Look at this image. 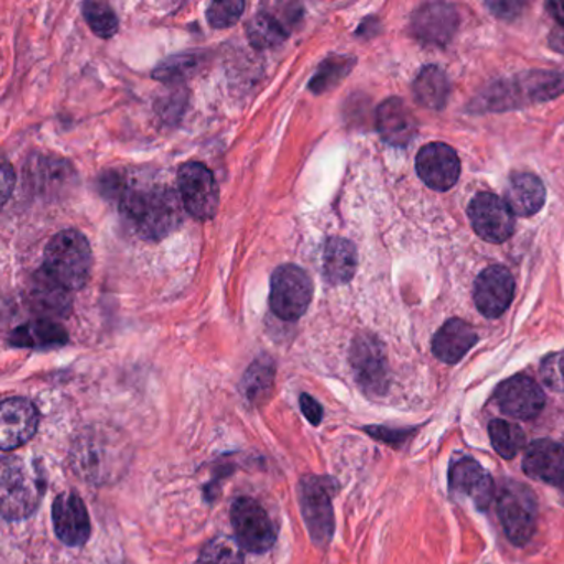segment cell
Returning a JSON list of instances; mask_svg holds the SVG:
<instances>
[{
    "instance_id": "obj_1",
    "label": "cell",
    "mask_w": 564,
    "mask_h": 564,
    "mask_svg": "<svg viewBox=\"0 0 564 564\" xmlns=\"http://www.w3.org/2000/svg\"><path fill=\"white\" fill-rule=\"evenodd\" d=\"M130 445L115 429H85L70 448L75 474L91 485H107L120 480L130 465Z\"/></svg>"
},
{
    "instance_id": "obj_2",
    "label": "cell",
    "mask_w": 564,
    "mask_h": 564,
    "mask_svg": "<svg viewBox=\"0 0 564 564\" xmlns=\"http://www.w3.org/2000/svg\"><path fill=\"white\" fill-rule=\"evenodd\" d=\"M183 207L180 194L161 184L124 189L120 197L121 213L144 240H163L176 232L184 220Z\"/></svg>"
},
{
    "instance_id": "obj_3",
    "label": "cell",
    "mask_w": 564,
    "mask_h": 564,
    "mask_svg": "<svg viewBox=\"0 0 564 564\" xmlns=\"http://www.w3.org/2000/svg\"><path fill=\"white\" fill-rule=\"evenodd\" d=\"M45 491L44 471L37 462L25 458H2L0 475V510L8 521L24 520L37 510Z\"/></svg>"
},
{
    "instance_id": "obj_4",
    "label": "cell",
    "mask_w": 564,
    "mask_h": 564,
    "mask_svg": "<svg viewBox=\"0 0 564 564\" xmlns=\"http://www.w3.org/2000/svg\"><path fill=\"white\" fill-rule=\"evenodd\" d=\"M94 267V253L84 234L75 229L62 230L45 247V275L67 290H80L87 285Z\"/></svg>"
},
{
    "instance_id": "obj_5",
    "label": "cell",
    "mask_w": 564,
    "mask_h": 564,
    "mask_svg": "<svg viewBox=\"0 0 564 564\" xmlns=\"http://www.w3.org/2000/svg\"><path fill=\"white\" fill-rule=\"evenodd\" d=\"M564 94V74L556 72H530L511 80L498 82L494 88L480 95L481 111L510 110L524 105L553 100Z\"/></svg>"
},
{
    "instance_id": "obj_6",
    "label": "cell",
    "mask_w": 564,
    "mask_h": 564,
    "mask_svg": "<svg viewBox=\"0 0 564 564\" xmlns=\"http://www.w3.org/2000/svg\"><path fill=\"white\" fill-rule=\"evenodd\" d=\"M498 518L514 546H524L536 530V497L520 481H505L497 494Z\"/></svg>"
},
{
    "instance_id": "obj_7",
    "label": "cell",
    "mask_w": 564,
    "mask_h": 564,
    "mask_svg": "<svg viewBox=\"0 0 564 564\" xmlns=\"http://www.w3.org/2000/svg\"><path fill=\"white\" fill-rule=\"evenodd\" d=\"M335 487L332 478L316 477V475H306L300 480V507H302L310 536L316 546L325 547L335 533V514H333Z\"/></svg>"
},
{
    "instance_id": "obj_8",
    "label": "cell",
    "mask_w": 564,
    "mask_h": 564,
    "mask_svg": "<svg viewBox=\"0 0 564 564\" xmlns=\"http://www.w3.org/2000/svg\"><path fill=\"white\" fill-rule=\"evenodd\" d=\"M313 299V282L305 270L282 265L270 280V308L285 322H296L308 312Z\"/></svg>"
},
{
    "instance_id": "obj_9",
    "label": "cell",
    "mask_w": 564,
    "mask_h": 564,
    "mask_svg": "<svg viewBox=\"0 0 564 564\" xmlns=\"http://www.w3.org/2000/svg\"><path fill=\"white\" fill-rule=\"evenodd\" d=\"M236 540L250 553L262 554L272 550L276 541L275 524L265 508L249 497L234 501L230 510Z\"/></svg>"
},
{
    "instance_id": "obj_10",
    "label": "cell",
    "mask_w": 564,
    "mask_h": 564,
    "mask_svg": "<svg viewBox=\"0 0 564 564\" xmlns=\"http://www.w3.org/2000/svg\"><path fill=\"white\" fill-rule=\"evenodd\" d=\"M181 200L184 209L197 220H210L219 209V186L209 167L191 161L177 173Z\"/></svg>"
},
{
    "instance_id": "obj_11",
    "label": "cell",
    "mask_w": 564,
    "mask_h": 564,
    "mask_svg": "<svg viewBox=\"0 0 564 564\" xmlns=\"http://www.w3.org/2000/svg\"><path fill=\"white\" fill-rule=\"evenodd\" d=\"M359 388L369 395L386 394L389 388L388 359L381 341L371 335L356 336L349 352Z\"/></svg>"
},
{
    "instance_id": "obj_12",
    "label": "cell",
    "mask_w": 564,
    "mask_h": 564,
    "mask_svg": "<svg viewBox=\"0 0 564 564\" xmlns=\"http://www.w3.org/2000/svg\"><path fill=\"white\" fill-rule=\"evenodd\" d=\"M468 217L475 232L487 242H505L514 230V214L505 199L495 194H477L468 206Z\"/></svg>"
},
{
    "instance_id": "obj_13",
    "label": "cell",
    "mask_w": 564,
    "mask_h": 564,
    "mask_svg": "<svg viewBox=\"0 0 564 564\" xmlns=\"http://www.w3.org/2000/svg\"><path fill=\"white\" fill-rule=\"evenodd\" d=\"M52 518H54L55 533L67 546H84L90 540V514L77 491H65L55 498L52 505Z\"/></svg>"
},
{
    "instance_id": "obj_14",
    "label": "cell",
    "mask_w": 564,
    "mask_h": 564,
    "mask_svg": "<svg viewBox=\"0 0 564 564\" xmlns=\"http://www.w3.org/2000/svg\"><path fill=\"white\" fill-rule=\"evenodd\" d=\"M448 487L455 498L470 501L477 510H487L495 495L490 474L470 457L458 458L452 464Z\"/></svg>"
},
{
    "instance_id": "obj_15",
    "label": "cell",
    "mask_w": 564,
    "mask_h": 564,
    "mask_svg": "<svg viewBox=\"0 0 564 564\" xmlns=\"http://www.w3.org/2000/svg\"><path fill=\"white\" fill-rule=\"evenodd\" d=\"M495 399L503 414L521 421H530L540 415L546 402L540 386L528 376H514L501 382L495 391Z\"/></svg>"
},
{
    "instance_id": "obj_16",
    "label": "cell",
    "mask_w": 564,
    "mask_h": 564,
    "mask_svg": "<svg viewBox=\"0 0 564 564\" xmlns=\"http://www.w3.org/2000/svg\"><path fill=\"white\" fill-rule=\"evenodd\" d=\"M39 427V411L24 398L6 399L0 412V447L14 451L28 444Z\"/></svg>"
},
{
    "instance_id": "obj_17",
    "label": "cell",
    "mask_w": 564,
    "mask_h": 564,
    "mask_svg": "<svg viewBox=\"0 0 564 564\" xmlns=\"http://www.w3.org/2000/svg\"><path fill=\"white\" fill-rule=\"evenodd\" d=\"M415 170L431 189L448 191L457 184L460 176V160L447 144H425L419 151Z\"/></svg>"
},
{
    "instance_id": "obj_18",
    "label": "cell",
    "mask_w": 564,
    "mask_h": 564,
    "mask_svg": "<svg viewBox=\"0 0 564 564\" xmlns=\"http://www.w3.org/2000/svg\"><path fill=\"white\" fill-rule=\"evenodd\" d=\"M514 280L500 265L488 267L475 282L474 300L478 312L487 318H498L513 300Z\"/></svg>"
},
{
    "instance_id": "obj_19",
    "label": "cell",
    "mask_w": 564,
    "mask_h": 564,
    "mask_svg": "<svg viewBox=\"0 0 564 564\" xmlns=\"http://www.w3.org/2000/svg\"><path fill=\"white\" fill-rule=\"evenodd\" d=\"M412 34L419 42L432 47H444L458 28V12L454 6L425 4L412 18Z\"/></svg>"
},
{
    "instance_id": "obj_20",
    "label": "cell",
    "mask_w": 564,
    "mask_h": 564,
    "mask_svg": "<svg viewBox=\"0 0 564 564\" xmlns=\"http://www.w3.org/2000/svg\"><path fill=\"white\" fill-rule=\"evenodd\" d=\"M523 470L533 480L564 485V448L547 438L531 442L524 452Z\"/></svg>"
},
{
    "instance_id": "obj_21",
    "label": "cell",
    "mask_w": 564,
    "mask_h": 564,
    "mask_svg": "<svg viewBox=\"0 0 564 564\" xmlns=\"http://www.w3.org/2000/svg\"><path fill=\"white\" fill-rule=\"evenodd\" d=\"M378 131L386 143L392 147H405L417 131L415 118L412 117L404 101L399 98H389L378 108Z\"/></svg>"
},
{
    "instance_id": "obj_22",
    "label": "cell",
    "mask_w": 564,
    "mask_h": 564,
    "mask_svg": "<svg viewBox=\"0 0 564 564\" xmlns=\"http://www.w3.org/2000/svg\"><path fill=\"white\" fill-rule=\"evenodd\" d=\"M9 343L15 348H62L68 343V333L54 319L37 318L18 326L9 336Z\"/></svg>"
},
{
    "instance_id": "obj_23",
    "label": "cell",
    "mask_w": 564,
    "mask_h": 564,
    "mask_svg": "<svg viewBox=\"0 0 564 564\" xmlns=\"http://www.w3.org/2000/svg\"><path fill=\"white\" fill-rule=\"evenodd\" d=\"M477 339V333L464 319H448L434 336L432 351L441 361L455 365L474 348Z\"/></svg>"
},
{
    "instance_id": "obj_24",
    "label": "cell",
    "mask_w": 564,
    "mask_h": 564,
    "mask_svg": "<svg viewBox=\"0 0 564 564\" xmlns=\"http://www.w3.org/2000/svg\"><path fill=\"white\" fill-rule=\"evenodd\" d=\"M358 267L356 247L349 240L333 237L323 249V275L332 285H345L355 276Z\"/></svg>"
},
{
    "instance_id": "obj_25",
    "label": "cell",
    "mask_w": 564,
    "mask_h": 564,
    "mask_svg": "<svg viewBox=\"0 0 564 564\" xmlns=\"http://www.w3.org/2000/svg\"><path fill=\"white\" fill-rule=\"evenodd\" d=\"M544 199L546 191L540 177L523 173L511 177L505 203L517 216L530 217L543 207Z\"/></svg>"
},
{
    "instance_id": "obj_26",
    "label": "cell",
    "mask_w": 564,
    "mask_h": 564,
    "mask_svg": "<svg viewBox=\"0 0 564 564\" xmlns=\"http://www.w3.org/2000/svg\"><path fill=\"white\" fill-rule=\"evenodd\" d=\"M31 300L35 308L54 316H65L72 310L70 290L39 270L32 279Z\"/></svg>"
},
{
    "instance_id": "obj_27",
    "label": "cell",
    "mask_w": 564,
    "mask_h": 564,
    "mask_svg": "<svg viewBox=\"0 0 564 564\" xmlns=\"http://www.w3.org/2000/svg\"><path fill=\"white\" fill-rule=\"evenodd\" d=\"M448 95L451 84L447 75L435 65L422 68L414 82V97L419 105L429 110H442L447 104Z\"/></svg>"
},
{
    "instance_id": "obj_28",
    "label": "cell",
    "mask_w": 564,
    "mask_h": 564,
    "mask_svg": "<svg viewBox=\"0 0 564 564\" xmlns=\"http://www.w3.org/2000/svg\"><path fill=\"white\" fill-rule=\"evenodd\" d=\"M247 37L259 51L275 48L289 37V29L272 12H259L247 22Z\"/></svg>"
},
{
    "instance_id": "obj_29",
    "label": "cell",
    "mask_w": 564,
    "mask_h": 564,
    "mask_svg": "<svg viewBox=\"0 0 564 564\" xmlns=\"http://www.w3.org/2000/svg\"><path fill=\"white\" fill-rule=\"evenodd\" d=\"M273 379H275V362L269 356H260L249 366L240 386L247 401L252 404H262L272 391Z\"/></svg>"
},
{
    "instance_id": "obj_30",
    "label": "cell",
    "mask_w": 564,
    "mask_h": 564,
    "mask_svg": "<svg viewBox=\"0 0 564 564\" xmlns=\"http://www.w3.org/2000/svg\"><path fill=\"white\" fill-rule=\"evenodd\" d=\"M355 64V58L346 57V55H335V57L326 58V61L319 65L315 77L310 82V90L316 95L332 90V88H335L336 85L352 70Z\"/></svg>"
},
{
    "instance_id": "obj_31",
    "label": "cell",
    "mask_w": 564,
    "mask_h": 564,
    "mask_svg": "<svg viewBox=\"0 0 564 564\" xmlns=\"http://www.w3.org/2000/svg\"><path fill=\"white\" fill-rule=\"evenodd\" d=\"M203 65V57L197 54H181L167 57L153 72V78L163 84H177L193 77Z\"/></svg>"
},
{
    "instance_id": "obj_32",
    "label": "cell",
    "mask_w": 564,
    "mask_h": 564,
    "mask_svg": "<svg viewBox=\"0 0 564 564\" xmlns=\"http://www.w3.org/2000/svg\"><path fill=\"white\" fill-rule=\"evenodd\" d=\"M491 445L500 457L513 458L524 445V434L521 427L503 419H495L488 425Z\"/></svg>"
},
{
    "instance_id": "obj_33",
    "label": "cell",
    "mask_w": 564,
    "mask_h": 564,
    "mask_svg": "<svg viewBox=\"0 0 564 564\" xmlns=\"http://www.w3.org/2000/svg\"><path fill=\"white\" fill-rule=\"evenodd\" d=\"M197 564H243V547L232 538H216L203 547Z\"/></svg>"
},
{
    "instance_id": "obj_34",
    "label": "cell",
    "mask_w": 564,
    "mask_h": 564,
    "mask_svg": "<svg viewBox=\"0 0 564 564\" xmlns=\"http://www.w3.org/2000/svg\"><path fill=\"white\" fill-rule=\"evenodd\" d=\"M82 9H84L85 21L98 37L110 39L117 34L120 22H118L117 14L107 2L88 0Z\"/></svg>"
},
{
    "instance_id": "obj_35",
    "label": "cell",
    "mask_w": 564,
    "mask_h": 564,
    "mask_svg": "<svg viewBox=\"0 0 564 564\" xmlns=\"http://www.w3.org/2000/svg\"><path fill=\"white\" fill-rule=\"evenodd\" d=\"M243 11H246V2H242V0L213 2L207 8V21L216 29L232 28L234 24H237Z\"/></svg>"
},
{
    "instance_id": "obj_36",
    "label": "cell",
    "mask_w": 564,
    "mask_h": 564,
    "mask_svg": "<svg viewBox=\"0 0 564 564\" xmlns=\"http://www.w3.org/2000/svg\"><path fill=\"white\" fill-rule=\"evenodd\" d=\"M540 375L547 388L564 392V351L547 355L541 362Z\"/></svg>"
},
{
    "instance_id": "obj_37",
    "label": "cell",
    "mask_w": 564,
    "mask_h": 564,
    "mask_svg": "<svg viewBox=\"0 0 564 564\" xmlns=\"http://www.w3.org/2000/svg\"><path fill=\"white\" fill-rule=\"evenodd\" d=\"M300 408H302L303 414L308 419L310 424L319 425L323 419V408L318 401L312 398L310 394L300 395Z\"/></svg>"
},
{
    "instance_id": "obj_38",
    "label": "cell",
    "mask_w": 564,
    "mask_h": 564,
    "mask_svg": "<svg viewBox=\"0 0 564 564\" xmlns=\"http://www.w3.org/2000/svg\"><path fill=\"white\" fill-rule=\"evenodd\" d=\"M488 8L498 18L510 19L514 18L523 6L520 2H494V4H488Z\"/></svg>"
},
{
    "instance_id": "obj_39",
    "label": "cell",
    "mask_w": 564,
    "mask_h": 564,
    "mask_svg": "<svg viewBox=\"0 0 564 564\" xmlns=\"http://www.w3.org/2000/svg\"><path fill=\"white\" fill-rule=\"evenodd\" d=\"M366 431H368V434H371L372 437L388 442V444H399V442L404 441L405 437V434H402V432L389 431V429L368 427Z\"/></svg>"
},
{
    "instance_id": "obj_40",
    "label": "cell",
    "mask_w": 564,
    "mask_h": 564,
    "mask_svg": "<svg viewBox=\"0 0 564 564\" xmlns=\"http://www.w3.org/2000/svg\"><path fill=\"white\" fill-rule=\"evenodd\" d=\"M14 171H12L11 164L6 161L4 166H2V200H4V204L8 203L9 196L14 189Z\"/></svg>"
},
{
    "instance_id": "obj_41",
    "label": "cell",
    "mask_w": 564,
    "mask_h": 564,
    "mask_svg": "<svg viewBox=\"0 0 564 564\" xmlns=\"http://www.w3.org/2000/svg\"><path fill=\"white\" fill-rule=\"evenodd\" d=\"M546 9L551 18L560 24L561 29H564V2H550L546 4Z\"/></svg>"
},
{
    "instance_id": "obj_42",
    "label": "cell",
    "mask_w": 564,
    "mask_h": 564,
    "mask_svg": "<svg viewBox=\"0 0 564 564\" xmlns=\"http://www.w3.org/2000/svg\"><path fill=\"white\" fill-rule=\"evenodd\" d=\"M550 44L554 51L564 54V29H557V31H554L553 34H551Z\"/></svg>"
}]
</instances>
